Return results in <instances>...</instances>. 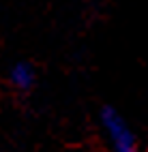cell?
Here are the masks:
<instances>
[{
  "label": "cell",
  "mask_w": 148,
  "mask_h": 152,
  "mask_svg": "<svg viewBox=\"0 0 148 152\" xmlns=\"http://www.w3.org/2000/svg\"><path fill=\"white\" fill-rule=\"evenodd\" d=\"M101 120H103V129L107 133V139H110L114 152H140L129 124L122 120V116L118 114V111L103 109Z\"/></svg>",
  "instance_id": "1"
},
{
  "label": "cell",
  "mask_w": 148,
  "mask_h": 152,
  "mask_svg": "<svg viewBox=\"0 0 148 152\" xmlns=\"http://www.w3.org/2000/svg\"><path fill=\"white\" fill-rule=\"evenodd\" d=\"M34 82V71L30 69V64H26V62H19L11 69V84L15 88H30Z\"/></svg>",
  "instance_id": "2"
}]
</instances>
